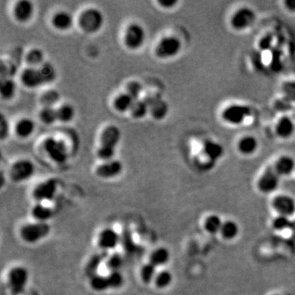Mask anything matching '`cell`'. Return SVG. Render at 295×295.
<instances>
[{"mask_svg": "<svg viewBox=\"0 0 295 295\" xmlns=\"http://www.w3.org/2000/svg\"><path fill=\"white\" fill-rule=\"evenodd\" d=\"M51 232L49 223L34 222L24 224L19 231L20 238L26 244H34L46 238Z\"/></svg>", "mask_w": 295, "mask_h": 295, "instance_id": "cell-1", "label": "cell"}, {"mask_svg": "<svg viewBox=\"0 0 295 295\" xmlns=\"http://www.w3.org/2000/svg\"><path fill=\"white\" fill-rule=\"evenodd\" d=\"M29 281V272L22 266L11 268L7 276V284L13 295H21L26 290Z\"/></svg>", "mask_w": 295, "mask_h": 295, "instance_id": "cell-2", "label": "cell"}, {"mask_svg": "<svg viewBox=\"0 0 295 295\" xmlns=\"http://www.w3.org/2000/svg\"><path fill=\"white\" fill-rule=\"evenodd\" d=\"M252 113L250 107L245 104H232L223 109L221 118L229 125H240L251 117Z\"/></svg>", "mask_w": 295, "mask_h": 295, "instance_id": "cell-3", "label": "cell"}, {"mask_svg": "<svg viewBox=\"0 0 295 295\" xmlns=\"http://www.w3.org/2000/svg\"><path fill=\"white\" fill-rule=\"evenodd\" d=\"M257 19V14L250 7L244 6L234 12L230 23L236 31H244L253 26Z\"/></svg>", "mask_w": 295, "mask_h": 295, "instance_id": "cell-4", "label": "cell"}, {"mask_svg": "<svg viewBox=\"0 0 295 295\" xmlns=\"http://www.w3.org/2000/svg\"><path fill=\"white\" fill-rule=\"evenodd\" d=\"M57 186L58 183L56 179H48L46 181L39 183L32 192L33 199L40 204L51 201L57 193Z\"/></svg>", "mask_w": 295, "mask_h": 295, "instance_id": "cell-5", "label": "cell"}, {"mask_svg": "<svg viewBox=\"0 0 295 295\" xmlns=\"http://www.w3.org/2000/svg\"><path fill=\"white\" fill-rule=\"evenodd\" d=\"M182 49V43L176 37H167L161 39L156 48V55L160 58H171L178 55Z\"/></svg>", "mask_w": 295, "mask_h": 295, "instance_id": "cell-6", "label": "cell"}, {"mask_svg": "<svg viewBox=\"0 0 295 295\" xmlns=\"http://www.w3.org/2000/svg\"><path fill=\"white\" fill-rule=\"evenodd\" d=\"M104 16L100 10L89 9L80 17V25L85 31L89 33L98 31L104 24Z\"/></svg>", "mask_w": 295, "mask_h": 295, "instance_id": "cell-7", "label": "cell"}, {"mask_svg": "<svg viewBox=\"0 0 295 295\" xmlns=\"http://www.w3.org/2000/svg\"><path fill=\"white\" fill-rule=\"evenodd\" d=\"M121 242V236L119 233L111 227L103 229L97 237V245L100 250L106 253L117 249Z\"/></svg>", "mask_w": 295, "mask_h": 295, "instance_id": "cell-8", "label": "cell"}, {"mask_svg": "<svg viewBox=\"0 0 295 295\" xmlns=\"http://www.w3.org/2000/svg\"><path fill=\"white\" fill-rule=\"evenodd\" d=\"M34 173V163L28 159H21L16 161L10 169V177L14 182L27 181Z\"/></svg>", "mask_w": 295, "mask_h": 295, "instance_id": "cell-9", "label": "cell"}, {"mask_svg": "<svg viewBox=\"0 0 295 295\" xmlns=\"http://www.w3.org/2000/svg\"><path fill=\"white\" fill-rule=\"evenodd\" d=\"M280 176L276 173L274 168L270 167L264 171L257 181L259 190L264 193L274 192L280 185Z\"/></svg>", "mask_w": 295, "mask_h": 295, "instance_id": "cell-10", "label": "cell"}, {"mask_svg": "<svg viewBox=\"0 0 295 295\" xmlns=\"http://www.w3.org/2000/svg\"><path fill=\"white\" fill-rule=\"evenodd\" d=\"M45 152L53 161L62 163L68 157L66 147L63 143L54 138L47 139L44 144Z\"/></svg>", "mask_w": 295, "mask_h": 295, "instance_id": "cell-11", "label": "cell"}, {"mask_svg": "<svg viewBox=\"0 0 295 295\" xmlns=\"http://www.w3.org/2000/svg\"><path fill=\"white\" fill-rule=\"evenodd\" d=\"M145 40V31L142 26L137 23H133L128 26L125 32V45L132 49H137L144 44Z\"/></svg>", "mask_w": 295, "mask_h": 295, "instance_id": "cell-12", "label": "cell"}, {"mask_svg": "<svg viewBox=\"0 0 295 295\" xmlns=\"http://www.w3.org/2000/svg\"><path fill=\"white\" fill-rule=\"evenodd\" d=\"M123 170V165L118 160L104 161L96 168V175L103 179L114 178L119 176Z\"/></svg>", "mask_w": 295, "mask_h": 295, "instance_id": "cell-13", "label": "cell"}, {"mask_svg": "<svg viewBox=\"0 0 295 295\" xmlns=\"http://www.w3.org/2000/svg\"><path fill=\"white\" fill-rule=\"evenodd\" d=\"M272 205L279 214L289 217L295 212V200L293 198L285 194L276 196L273 200Z\"/></svg>", "mask_w": 295, "mask_h": 295, "instance_id": "cell-14", "label": "cell"}, {"mask_svg": "<svg viewBox=\"0 0 295 295\" xmlns=\"http://www.w3.org/2000/svg\"><path fill=\"white\" fill-rule=\"evenodd\" d=\"M121 136L119 128L116 125H109L103 132L100 147L115 150L121 140Z\"/></svg>", "mask_w": 295, "mask_h": 295, "instance_id": "cell-15", "label": "cell"}, {"mask_svg": "<svg viewBox=\"0 0 295 295\" xmlns=\"http://www.w3.org/2000/svg\"><path fill=\"white\" fill-rule=\"evenodd\" d=\"M275 132L280 139H290L295 133L294 121L288 116H283L276 122Z\"/></svg>", "mask_w": 295, "mask_h": 295, "instance_id": "cell-16", "label": "cell"}, {"mask_svg": "<svg viewBox=\"0 0 295 295\" xmlns=\"http://www.w3.org/2000/svg\"><path fill=\"white\" fill-rule=\"evenodd\" d=\"M203 153L210 161L215 162L223 157L225 153V149L220 143L215 140H207L204 141L203 145Z\"/></svg>", "mask_w": 295, "mask_h": 295, "instance_id": "cell-17", "label": "cell"}, {"mask_svg": "<svg viewBox=\"0 0 295 295\" xmlns=\"http://www.w3.org/2000/svg\"><path fill=\"white\" fill-rule=\"evenodd\" d=\"M149 104L151 113L156 119H162L168 114V106L167 103L158 96H149L145 99Z\"/></svg>", "mask_w": 295, "mask_h": 295, "instance_id": "cell-18", "label": "cell"}, {"mask_svg": "<svg viewBox=\"0 0 295 295\" xmlns=\"http://www.w3.org/2000/svg\"><path fill=\"white\" fill-rule=\"evenodd\" d=\"M258 147V140L255 136L250 135L243 136L237 143L239 153L244 156L253 155L257 152Z\"/></svg>", "mask_w": 295, "mask_h": 295, "instance_id": "cell-19", "label": "cell"}, {"mask_svg": "<svg viewBox=\"0 0 295 295\" xmlns=\"http://www.w3.org/2000/svg\"><path fill=\"white\" fill-rule=\"evenodd\" d=\"M273 168L280 176H289L295 171V160L291 156H281L276 160Z\"/></svg>", "mask_w": 295, "mask_h": 295, "instance_id": "cell-20", "label": "cell"}, {"mask_svg": "<svg viewBox=\"0 0 295 295\" xmlns=\"http://www.w3.org/2000/svg\"><path fill=\"white\" fill-rule=\"evenodd\" d=\"M21 81L27 87L35 88L43 85L42 76L39 68H27L21 75Z\"/></svg>", "mask_w": 295, "mask_h": 295, "instance_id": "cell-21", "label": "cell"}, {"mask_svg": "<svg viewBox=\"0 0 295 295\" xmlns=\"http://www.w3.org/2000/svg\"><path fill=\"white\" fill-rule=\"evenodd\" d=\"M30 215L35 221L48 223L53 217V211L45 204L37 203L32 207Z\"/></svg>", "mask_w": 295, "mask_h": 295, "instance_id": "cell-22", "label": "cell"}, {"mask_svg": "<svg viewBox=\"0 0 295 295\" xmlns=\"http://www.w3.org/2000/svg\"><path fill=\"white\" fill-rule=\"evenodd\" d=\"M109 256L108 253L101 251L100 253H96L92 255L88 260L85 265V272L89 277L98 273V269L103 263H105L107 257Z\"/></svg>", "mask_w": 295, "mask_h": 295, "instance_id": "cell-23", "label": "cell"}, {"mask_svg": "<svg viewBox=\"0 0 295 295\" xmlns=\"http://www.w3.org/2000/svg\"><path fill=\"white\" fill-rule=\"evenodd\" d=\"M171 258L170 251L166 247H158L149 255V261L156 268L163 267L168 264Z\"/></svg>", "mask_w": 295, "mask_h": 295, "instance_id": "cell-24", "label": "cell"}, {"mask_svg": "<svg viewBox=\"0 0 295 295\" xmlns=\"http://www.w3.org/2000/svg\"><path fill=\"white\" fill-rule=\"evenodd\" d=\"M33 11L34 7L31 2L27 0H21L16 5L14 13L18 21H26L31 17Z\"/></svg>", "mask_w": 295, "mask_h": 295, "instance_id": "cell-25", "label": "cell"}, {"mask_svg": "<svg viewBox=\"0 0 295 295\" xmlns=\"http://www.w3.org/2000/svg\"><path fill=\"white\" fill-rule=\"evenodd\" d=\"M89 285L92 290L98 293H102L109 289L107 276H103L99 273L89 277Z\"/></svg>", "mask_w": 295, "mask_h": 295, "instance_id": "cell-26", "label": "cell"}, {"mask_svg": "<svg viewBox=\"0 0 295 295\" xmlns=\"http://www.w3.org/2000/svg\"><path fill=\"white\" fill-rule=\"evenodd\" d=\"M157 268L155 266L148 261L141 267L140 271V280L145 285H149L153 283V280L157 275Z\"/></svg>", "mask_w": 295, "mask_h": 295, "instance_id": "cell-27", "label": "cell"}, {"mask_svg": "<svg viewBox=\"0 0 295 295\" xmlns=\"http://www.w3.org/2000/svg\"><path fill=\"white\" fill-rule=\"evenodd\" d=\"M73 17L67 12H59L54 15L53 23L57 29L61 30H68L73 25Z\"/></svg>", "mask_w": 295, "mask_h": 295, "instance_id": "cell-28", "label": "cell"}, {"mask_svg": "<svg viewBox=\"0 0 295 295\" xmlns=\"http://www.w3.org/2000/svg\"><path fill=\"white\" fill-rule=\"evenodd\" d=\"M173 280V276L172 272L168 270H161L157 272L155 278L153 280V284L157 289H165L172 285Z\"/></svg>", "mask_w": 295, "mask_h": 295, "instance_id": "cell-29", "label": "cell"}, {"mask_svg": "<svg viewBox=\"0 0 295 295\" xmlns=\"http://www.w3.org/2000/svg\"><path fill=\"white\" fill-rule=\"evenodd\" d=\"M124 263H125V260H124V257L122 254L117 253V252H114V253H111L107 257L104 264H105L106 268L109 269V272H115V271H121V268L123 267Z\"/></svg>", "mask_w": 295, "mask_h": 295, "instance_id": "cell-30", "label": "cell"}, {"mask_svg": "<svg viewBox=\"0 0 295 295\" xmlns=\"http://www.w3.org/2000/svg\"><path fill=\"white\" fill-rule=\"evenodd\" d=\"M239 232H240V227H239L238 224L236 221L229 220V221L223 222L220 233L221 234L223 238L231 240L236 238L238 236Z\"/></svg>", "mask_w": 295, "mask_h": 295, "instance_id": "cell-31", "label": "cell"}, {"mask_svg": "<svg viewBox=\"0 0 295 295\" xmlns=\"http://www.w3.org/2000/svg\"><path fill=\"white\" fill-rule=\"evenodd\" d=\"M35 123L34 121L29 118H24L18 121L16 126V132L18 136L21 137H28L34 132Z\"/></svg>", "mask_w": 295, "mask_h": 295, "instance_id": "cell-32", "label": "cell"}, {"mask_svg": "<svg viewBox=\"0 0 295 295\" xmlns=\"http://www.w3.org/2000/svg\"><path fill=\"white\" fill-rule=\"evenodd\" d=\"M134 102L135 100H133L127 93H121L115 100L114 106L117 110L120 112H125V111L132 109Z\"/></svg>", "mask_w": 295, "mask_h": 295, "instance_id": "cell-33", "label": "cell"}, {"mask_svg": "<svg viewBox=\"0 0 295 295\" xmlns=\"http://www.w3.org/2000/svg\"><path fill=\"white\" fill-rule=\"evenodd\" d=\"M222 221L217 215H211L206 219L204 223V227L207 232L210 234H217L221 232L222 226Z\"/></svg>", "mask_w": 295, "mask_h": 295, "instance_id": "cell-34", "label": "cell"}, {"mask_svg": "<svg viewBox=\"0 0 295 295\" xmlns=\"http://www.w3.org/2000/svg\"><path fill=\"white\" fill-rule=\"evenodd\" d=\"M109 281V289H118L123 286L125 278L121 271L110 272L107 276Z\"/></svg>", "mask_w": 295, "mask_h": 295, "instance_id": "cell-35", "label": "cell"}, {"mask_svg": "<svg viewBox=\"0 0 295 295\" xmlns=\"http://www.w3.org/2000/svg\"><path fill=\"white\" fill-rule=\"evenodd\" d=\"M149 109V104H147L145 100H135L130 112H132L133 117H136V118H141V117H145Z\"/></svg>", "mask_w": 295, "mask_h": 295, "instance_id": "cell-36", "label": "cell"}, {"mask_svg": "<svg viewBox=\"0 0 295 295\" xmlns=\"http://www.w3.org/2000/svg\"><path fill=\"white\" fill-rule=\"evenodd\" d=\"M57 120L68 122L71 120L73 119L75 116V110L73 106L69 104H64L62 106L60 107L59 109H57Z\"/></svg>", "mask_w": 295, "mask_h": 295, "instance_id": "cell-37", "label": "cell"}, {"mask_svg": "<svg viewBox=\"0 0 295 295\" xmlns=\"http://www.w3.org/2000/svg\"><path fill=\"white\" fill-rule=\"evenodd\" d=\"M39 69H40L41 76H42L44 83H49V82H51L55 79V69L53 68V65L49 63V62L42 64Z\"/></svg>", "mask_w": 295, "mask_h": 295, "instance_id": "cell-38", "label": "cell"}, {"mask_svg": "<svg viewBox=\"0 0 295 295\" xmlns=\"http://www.w3.org/2000/svg\"><path fill=\"white\" fill-rule=\"evenodd\" d=\"M282 93L287 100L295 103V80L287 81L281 86Z\"/></svg>", "mask_w": 295, "mask_h": 295, "instance_id": "cell-39", "label": "cell"}, {"mask_svg": "<svg viewBox=\"0 0 295 295\" xmlns=\"http://www.w3.org/2000/svg\"><path fill=\"white\" fill-rule=\"evenodd\" d=\"M291 224H292V221H290L289 217L282 216V215H279L278 217H276L272 222L273 227L279 232L290 229Z\"/></svg>", "mask_w": 295, "mask_h": 295, "instance_id": "cell-40", "label": "cell"}, {"mask_svg": "<svg viewBox=\"0 0 295 295\" xmlns=\"http://www.w3.org/2000/svg\"><path fill=\"white\" fill-rule=\"evenodd\" d=\"M41 118L45 123L52 124L57 120V110L53 108L45 107V109L41 111Z\"/></svg>", "mask_w": 295, "mask_h": 295, "instance_id": "cell-41", "label": "cell"}, {"mask_svg": "<svg viewBox=\"0 0 295 295\" xmlns=\"http://www.w3.org/2000/svg\"><path fill=\"white\" fill-rule=\"evenodd\" d=\"M43 59H44V53L42 50L39 49H31L26 56L27 62L33 66L41 64L43 62Z\"/></svg>", "mask_w": 295, "mask_h": 295, "instance_id": "cell-42", "label": "cell"}, {"mask_svg": "<svg viewBox=\"0 0 295 295\" xmlns=\"http://www.w3.org/2000/svg\"><path fill=\"white\" fill-rule=\"evenodd\" d=\"M16 85L15 83L11 80H6L3 81L1 85V93L4 98L9 99L13 97L15 93Z\"/></svg>", "mask_w": 295, "mask_h": 295, "instance_id": "cell-43", "label": "cell"}, {"mask_svg": "<svg viewBox=\"0 0 295 295\" xmlns=\"http://www.w3.org/2000/svg\"><path fill=\"white\" fill-rule=\"evenodd\" d=\"M58 100H59V93L55 90H49L42 96L41 102L45 107L52 108L53 104H56Z\"/></svg>", "mask_w": 295, "mask_h": 295, "instance_id": "cell-44", "label": "cell"}, {"mask_svg": "<svg viewBox=\"0 0 295 295\" xmlns=\"http://www.w3.org/2000/svg\"><path fill=\"white\" fill-rule=\"evenodd\" d=\"M141 91H142V85L137 81H132L128 85L127 93L133 100H138Z\"/></svg>", "mask_w": 295, "mask_h": 295, "instance_id": "cell-45", "label": "cell"}, {"mask_svg": "<svg viewBox=\"0 0 295 295\" xmlns=\"http://www.w3.org/2000/svg\"><path fill=\"white\" fill-rule=\"evenodd\" d=\"M1 125H0V130H1V137L2 139L5 138V136L8 135V132H9V125H8V122H7L6 120L5 119V117L1 118Z\"/></svg>", "mask_w": 295, "mask_h": 295, "instance_id": "cell-46", "label": "cell"}, {"mask_svg": "<svg viewBox=\"0 0 295 295\" xmlns=\"http://www.w3.org/2000/svg\"><path fill=\"white\" fill-rule=\"evenodd\" d=\"M284 6L289 13H295V0H286L284 2Z\"/></svg>", "mask_w": 295, "mask_h": 295, "instance_id": "cell-47", "label": "cell"}, {"mask_svg": "<svg viewBox=\"0 0 295 295\" xmlns=\"http://www.w3.org/2000/svg\"><path fill=\"white\" fill-rule=\"evenodd\" d=\"M159 4L164 8L171 9L177 4V1L176 0H159Z\"/></svg>", "mask_w": 295, "mask_h": 295, "instance_id": "cell-48", "label": "cell"}, {"mask_svg": "<svg viewBox=\"0 0 295 295\" xmlns=\"http://www.w3.org/2000/svg\"><path fill=\"white\" fill-rule=\"evenodd\" d=\"M291 231L293 232V235L295 236V221H292V224H291L290 226Z\"/></svg>", "mask_w": 295, "mask_h": 295, "instance_id": "cell-49", "label": "cell"}, {"mask_svg": "<svg viewBox=\"0 0 295 295\" xmlns=\"http://www.w3.org/2000/svg\"><path fill=\"white\" fill-rule=\"evenodd\" d=\"M274 295H278V294H274Z\"/></svg>", "mask_w": 295, "mask_h": 295, "instance_id": "cell-50", "label": "cell"}]
</instances>
